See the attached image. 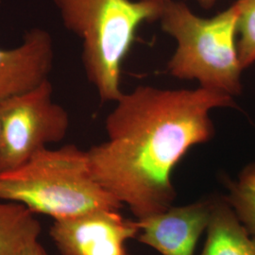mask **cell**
<instances>
[{"mask_svg":"<svg viewBox=\"0 0 255 255\" xmlns=\"http://www.w3.org/2000/svg\"><path fill=\"white\" fill-rule=\"evenodd\" d=\"M214 205L215 198L137 219L140 230L136 239L162 255H194L200 237L209 226Z\"/></svg>","mask_w":255,"mask_h":255,"instance_id":"52a82bcc","label":"cell"},{"mask_svg":"<svg viewBox=\"0 0 255 255\" xmlns=\"http://www.w3.org/2000/svg\"><path fill=\"white\" fill-rule=\"evenodd\" d=\"M162 1H165V0H162ZM197 1L199 2V4L201 5L202 8L210 9L215 5L217 0H197Z\"/></svg>","mask_w":255,"mask_h":255,"instance_id":"9a60e30c","label":"cell"},{"mask_svg":"<svg viewBox=\"0 0 255 255\" xmlns=\"http://www.w3.org/2000/svg\"><path fill=\"white\" fill-rule=\"evenodd\" d=\"M107 117L108 140L87 150L94 178L137 219L172 207L171 174L187 151L210 141L211 111L235 107L233 97L199 87L137 86Z\"/></svg>","mask_w":255,"mask_h":255,"instance_id":"6da1fadb","label":"cell"},{"mask_svg":"<svg viewBox=\"0 0 255 255\" xmlns=\"http://www.w3.org/2000/svg\"><path fill=\"white\" fill-rule=\"evenodd\" d=\"M0 200L54 220L123 206L94 178L87 151L75 145L46 147L18 168L0 174Z\"/></svg>","mask_w":255,"mask_h":255,"instance_id":"7a4b0ae2","label":"cell"},{"mask_svg":"<svg viewBox=\"0 0 255 255\" xmlns=\"http://www.w3.org/2000/svg\"><path fill=\"white\" fill-rule=\"evenodd\" d=\"M139 230L138 221L119 210L102 209L54 220L49 236L61 255H130L126 242L136 239Z\"/></svg>","mask_w":255,"mask_h":255,"instance_id":"8992f818","label":"cell"},{"mask_svg":"<svg viewBox=\"0 0 255 255\" xmlns=\"http://www.w3.org/2000/svg\"><path fill=\"white\" fill-rule=\"evenodd\" d=\"M34 215L17 202H0V255H20L38 242L42 228Z\"/></svg>","mask_w":255,"mask_h":255,"instance_id":"30bf717a","label":"cell"},{"mask_svg":"<svg viewBox=\"0 0 255 255\" xmlns=\"http://www.w3.org/2000/svg\"><path fill=\"white\" fill-rule=\"evenodd\" d=\"M237 51L241 66L255 63V0H237Z\"/></svg>","mask_w":255,"mask_h":255,"instance_id":"8fae6325","label":"cell"},{"mask_svg":"<svg viewBox=\"0 0 255 255\" xmlns=\"http://www.w3.org/2000/svg\"><path fill=\"white\" fill-rule=\"evenodd\" d=\"M54 43L42 28H32L18 46L0 48V102L29 91L48 80Z\"/></svg>","mask_w":255,"mask_h":255,"instance_id":"ba28073f","label":"cell"},{"mask_svg":"<svg viewBox=\"0 0 255 255\" xmlns=\"http://www.w3.org/2000/svg\"><path fill=\"white\" fill-rule=\"evenodd\" d=\"M207 238L200 255H255V236L237 218L226 198H215Z\"/></svg>","mask_w":255,"mask_h":255,"instance_id":"9c48e42d","label":"cell"},{"mask_svg":"<svg viewBox=\"0 0 255 255\" xmlns=\"http://www.w3.org/2000/svg\"><path fill=\"white\" fill-rule=\"evenodd\" d=\"M52 95V84L46 80L0 102V174L18 168L66 135L68 113L53 101Z\"/></svg>","mask_w":255,"mask_h":255,"instance_id":"5b68a950","label":"cell"},{"mask_svg":"<svg viewBox=\"0 0 255 255\" xmlns=\"http://www.w3.org/2000/svg\"><path fill=\"white\" fill-rule=\"evenodd\" d=\"M229 194L226 200L235 211L237 218L248 232L255 236V194L248 191L237 184L228 182Z\"/></svg>","mask_w":255,"mask_h":255,"instance_id":"7c38bea8","label":"cell"},{"mask_svg":"<svg viewBox=\"0 0 255 255\" xmlns=\"http://www.w3.org/2000/svg\"><path fill=\"white\" fill-rule=\"evenodd\" d=\"M20 255H47L46 250L39 243V241L33 245L28 247Z\"/></svg>","mask_w":255,"mask_h":255,"instance_id":"5bb4252c","label":"cell"},{"mask_svg":"<svg viewBox=\"0 0 255 255\" xmlns=\"http://www.w3.org/2000/svg\"><path fill=\"white\" fill-rule=\"evenodd\" d=\"M237 184L255 194V163L246 165L239 174Z\"/></svg>","mask_w":255,"mask_h":255,"instance_id":"4fadbf2b","label":"cell"},{"mask_svg":"<svg viewBox=\"0 0 255 255\" xmlns=\"http://www.w3.org/2000/svg\"><path fill=\"white\" fill-rule=\"evenodd\" d=\"M64 27L82 42V63L88 81L102 101H118L121 66L137 29L159 20L162 0H53Z\"/></svg>","mask_w":255,"mask_h":255,"instance_id":"3957f363","label":"cell"},{"mask_svg":"<svg viewBox=\"0 0 255 255\" xmlns=\"http://www.w3.org/2000/svg\"><path fill=\"white\" fill-rule=\"evenodd\" d=\"M159 21L164 32L177 41L167 63L170 75L231 97L241 94L244 69L237 51L235 4L206 18L194 13L184 2L165 0Z\"/></svg>","mask_w":255,"mask_h":255,"instance_id":"277c9868","label":"cell"}]
</instances>
